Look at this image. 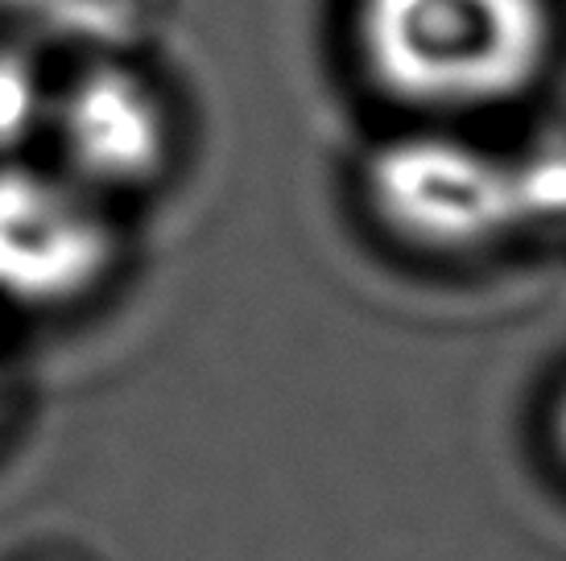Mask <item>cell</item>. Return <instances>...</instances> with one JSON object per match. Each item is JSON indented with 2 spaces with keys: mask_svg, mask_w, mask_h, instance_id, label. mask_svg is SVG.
Returning <instances> with one entry per match:
<instances>
[{
  "mask_svg": "<svg viewBox=\"0 0 566 561\" xmlns=\"http://www.w3.org/2000/svg\"><path fill=\"white\" fill-rule=\"evenodd\" d=\"M554 442H558V454L566 458V392L558 396V409H554Z\"/></svg>",
  "mask_w": 566,
  "mask_h": 561,
  "instance_id": "6",
  "label": "cell"
},
{
  "mask_svg": "<svg viewBox=\"0 0 566 561\" xmlns=\"http://www.w3.org/2000/svg\"><path fill=\"white\" fill-rule=\"evenodd\" d=\"M120 256L108 199L63 166L0 161V301L63 310L95 294Z\"/></svg>",
  "mask_w": 566,
  "mask_h": 561,
  "instance_id": "3",
  "label": "cell"
},
{
  "mask_svg": "<svg viewBox=\"0 0 566 561\" xmlns=\"http://www.w3.org/2000/svg\"><path fill=\"white\" fill-rule=\"evenodd\" d=\"M352 25L373 87L422 116L517 104L554 50L551 0H356Z\"/></svg>",
  "mask_w": 566,
  "mask_h": 561,
  "instance_id": "1",
  "label": "cell"
},
{
  "mask_svg": "<svg viewBox=\"0 0 566 561\" xmlns=\"http://www.w3.org/2000/svg\"><path fill=\"white\" fill-rule=\"evenodd\" d=\"M46 133H54L59 166L104 199L158 182L174 145L158 87L120 63L87 66L54 92Z\"/></svg>",
  "mask_w": 566,
  "mask_h": 561,
  "instance_id": "4",
  "label": "cell"
},
{
  "mask_svg": "<svg viewBox=\"0 0 566 561\" xmlns=\"http://www.w3.org/2000/svg\"><path fill=\"white\" fill-rule=\"evenodd\" d=\"M364 199L394 240L430 256L480 252L525 219L517 170L451 133L385 140L364 166Z\"/></svg>",
  "mask_w": 566,
  "mask_h": 561,
  "instance_id": "2",
  "label": "cell"
},
{
  "mask_svg": "<svg viewBox=\"0 0 566 561\" xmlns=\"http://www.w3.org/2000/svg\"><path fill=\"white\" fill-rule=\"evenodd\" d=\"M50 92L25 54L0 50V154H17L30 137L50 128Z\"/></svg>",
  "mask_w": 566,
  "mask_h": 561,
  "instance_id": "5",
  "label": "cell"
}]
</instances>
